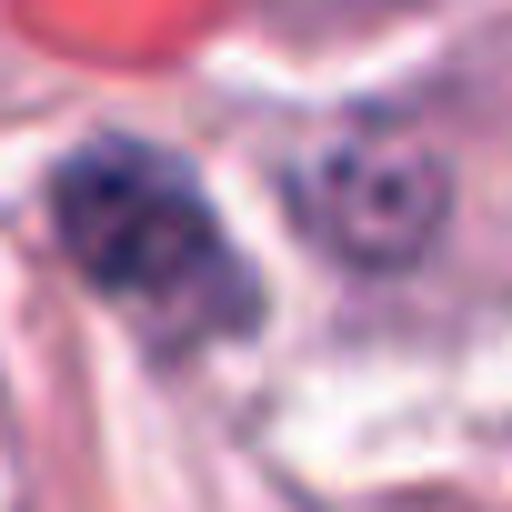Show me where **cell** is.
I'll return each mask as SVG.
<instances>
[{
    "instance_id": "2",
    "label": "cell",
    "mask_w": 512,
    "mask_h": 512,
    "mask_svg": "<svg viewBox=\"0 0 512 512\" xmlns=\"http://www.w3.org/2000/svg\"><path fill=\"white\" fill-rule=\"evenodd\" d=\"M292 211L312 221L322 251L362 272H392L442 231V171L412 141H332L292 171Z\"/></svg>"
},
{
    "instance_id": "1",
    "label": "cell",
    "mask_w": 512,
    "mask_h": 512,
    "mask_svg": "<svg viewBox=\"0 0 512 512\" xmlns=\"http://www.w3.org/2000/svg\"><path fill=\"white\" fill-rule=\"evenodd\" d=\"M51 231L81 262V282H101L161 342H211V332L251 322V282L231 262L211 201L191 191L181 161H161L141 141H91L51 181Z\"/></svg>"
}]
</instances>
